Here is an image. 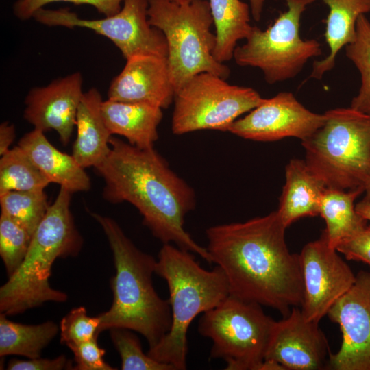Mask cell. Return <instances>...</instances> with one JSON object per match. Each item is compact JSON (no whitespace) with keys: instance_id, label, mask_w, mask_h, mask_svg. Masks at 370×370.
I'll use <instances>...</instances> for the list:
<instances>
[{"instance_id":"33","label":"cell","mask_w":370,"mask_h":370,"mask_svg":"<svg viewBox=\"0 0 370 370\" xmlns=\"http://www.w3.org/2000/svg\"><path fill=\"white\" fill-rule=\"evenodd\" d=\"M74 356L75 370H114L103 359L105 349L97 343V337L91 340L66 345Z\"/></svg>"},{"instance_id":"12","label":"cell","mask_w":370,"mask_h":370,"mask_svg":"<svg viewBox=\"0 0 370 370\" xmlns=\"http://www.w3.org/2000/svg\"><path fill=\"white\" fill-rule=\"evenodd\" d=\"M299 258L304 286L301 310L307 319L319 323L352 288L356 275L330 246L324 230L319 238L303 247Z\"/></svg>"},{"instance_id":"20","label":"cell","mask_w":370,"mask_h":370,"mask_svg":"<svg viewBox=\"0 0 370 370\" xmlns=\"http://www.w3.org/2000/svg\"><path fill=\"white\" fill-rule=\"evenodd\" d=\"M285 179L277 210L284 226L319 214L321 197L328 187L305 160L291 159L285 168Z\"/></svg>"},{"instance_id":"28","label":"cell","mask_w":370,"mask_h":370,"mask_svg":"<svg viewBox=\"0 0 370 370\" xmlns=\"http://www.w3.org/2000/svg\"><path fill=\"white\" fill-rule=\"evenodd\" d=\"M1 213L22 225L32 235L50 204L44 190H12L0 194Z\"/></svg>"},{"instance_id":"5","label":"cell","mask_w":370,"mask_h":370,"mask_svg":"<svg viewBox=\"0 0 370 370\" xmlns=\"http://www.w3.org/2000/svg\"><path fill=\"white\" fill-rule=\"evenodd\" d=\"M156 274L167 283L172 321L169 331L147 354L175 370H185L188 328L198 314L230 295L228 284L219 267L206 270L191 252L171 243L163 244L159 251Z\"/></svg>"},{"instance_id":"11","label":"cell","mask_w":370,"mask_h":370,"mask_svg":"<svg viewBox=\"0 0 370 370\" xmlns=\"http://www.w3.org/2000/svg\"><path fill=\"white\" fill-rule=\"evenodd\" d=\"M115 14L100 19H84L67 8L37 10L33 18L47 26L83 27L110 40L127 60L137 55L167 57L164 34L151 26L148 18L149 0H123Z\"/></svg>"},{"instance_id":"23","label":"cell","mask_w":370,"mask_h":370,"mask_svg":"<svg viewBox=\"0 0 370 370\" xmlns=\"http://www.w3.org/2000/svg\"><path fill=\"white\" fill-rule=\"evenodd\" d=\"M363 192L364 188L347 190L326 188L323 192L319 215L325 220L324 230L332 248L336 249L343 240L367 225V220L356 210L354 206V201Z\"/></svg>"},{"instance_id":"13","label":"cell","mask_w":370,"mask_h":370,"mask_svg":"<svg viewBox=\"0 0 370 370\" xmlns=\"http://www.w3.org/2000/svg\"><path fill=\"white\" fill-rule=\"evenodd\" d=\"M327 315L339 325L342 343L336 353L330 352L325 369L370 370V273L359 271Z\"/></svg>"},{"instance_id":"34","label":"cell","mask_w":370,"mask_h":370,"mask_svg":"<svg viewBox=\"0 0 370 370\" xmlns=\"http://www.w3.org/2000/svg\"><path fill=\"white\" fill-rule=\"evenodd\" d=\"M336 249L343 254L347 260L370 265V225L343 240Z\"/></svg>"},{"instance_id":"19","label":"cell","mask_w":370,"mask_h":370,"mask_svg":"<svg viewBox=\"0 0 370 370\" xmlns=\"http://www.w3.org/2000/svg\"><path fill=\"white\" fill-rule=\"evenodd\" d=\"M162 110L149 103L108 99L101 104L103 117L110 133L125 137L130 144L140 149L153 148L163 117Z\"/></svg>"},{"instance_id":"8","label":"cell","mask_w":370,"mask_h":370,"mask_svg":"<svg viewBox=\"0 0 370 370\" xmlns=\"http://www.w3.org/2000/svg\"><path fill=\"white\" fill-rule=\"evenodd\" d=\"M274 321L261 305L229 295L203 313L198 332L212 341L210 356L223 360L225 369L263 370Z\"/></svg>"},{"instance_id":"40","label":"cell","mask_w":370,"mask_h":370,"mask_svg":"<svg viewBox=\"0 0 370 370\" xmlns=\"http://www.w3.org/2000/svg\"><path fill=\"white\" fill-rule=\"evenodd\" d=\"M177 4H186L193 2L194 0H166Z\"/></svg>"},{"instance_id":"25","label":"cell","mask_w":370,"mask_h":370,"mask_svg":"<svg viewBox=\"0 0 370 370\" xmlns=\"http://www.w3.org/2000/svg\"><path fill=\"white\" fill-rule=\"evenodd\" d=\"M0 314V356L17 355L35 358L58 334L60 327L51 321L37 325L12 321Z\"/></svg>"},{"instance_id":"30","label":"cell","mask_w":370,"mask_h":370,"mask_svg":"<svg viewBox=\"0 0 370 370\" xmlns=\"http://www.w3.org/2000/svg\"><path fill=\"white\" fill-rule=\"evenodd\" d=\"M112 341L121 359L122 370H175L170 365L160 362L145 354L138 336L130 330H110Z\"/></svg>"},{"instance_id":"14","label":"cell","mask_w":370,"mask_h":370,"mask_svg":"<svg viewBox=\"0 0 370 370\" xmlns=\"http://www.w3.org/2000/svg\"><path fill=\"white\" fill-rule=\"evenodd\" d=\"M325 121V114L312 112L289 92H281L264 101L244 117L236 120L227 132L247 140L275 141L310 137Z\"/></svg>"},{"instance_id":"7","label":"cell","mask_w":370,"mask_h":370,"mask_svg":"<svg viewBox=\"0 0 370 370\" xmlns=\"http://www.w3.org/2000/svg\"><path fill=\"white\" fill-rule=\"evenodd\" d=\"M148 18L166 40L168 65L175 92L201 73L227 79L229 67L213 56L216 35L211 32L214 24L207 0L186 4L149 0Z\"/></svg>"},{"instance_id":"32","label":"cell","mask_w":370,"mask_h":370,"mask_svg":"<svg viewBox=\"0 0 370 370\" xmlns=\"http://www.w3.org/2000/svg\"><path fill=\"white\" fill-rule=\"evenodd\" d=\"M123 0H17L13 5L14 14L20 20L33 18L34 13L45 5L68 2L75 5H89L105 16L115 14L121 9Z\"/></svg>"},{"instance_id":"36","label":"cell","mask_w":370,"mask_h":370,"mask_svg":"<svg viewBox=\"0 0 370 370\" xmlns=\"http://www.w3.org/2000/svg\"><path fill=\"white\" fill-rule=\"evenodd\" d=\"M15 127L9 122H3L0 125V155L2 156L9 149L14 140Z\"/></svg>"},{"instance_id":"38","label":"cell","mask_w":370,"mask_h":370,"mask_svg":"<svg viewBox=\"0 0 370 370\" xmlns=\"http://www.w3.org/2000/svg\"><path fill=\"white\" fill-rule=\"evenodd\" d=\"M355 207L362 217L370 221V199L363 198Z\"/></svg>"},{"instance_id":"35","label":"cell","mask_w":370,"mask_h":370,"mask_svg":"<svg viewBox=\"0 0 370 370\" xmlns=\"http://www.w3.org/2000/svg\"><path fill=\"white\" fill-rule=\"evenodd\" d=\"M9 370H61L74 369L73 362L64 355L53 359L41 357L29 360L11 359L7 365Z\"/></svg>"},{"instance_id":"6","label":"cell","mask_w":370,"mask_h":370,"mask_svg":"<svg viewBox=\"0 0 370 370\" xmlns=\"http://www.w3.org/2000/svg\"><path fill=\"white\" fill-rule=\"evenodd\" d=\"M324 114V124L301 141L306 163L328 188H365L370 177V116L351 107Z\"/></svg>"},{"instance_id":"2","label":"cell","mask_w":370,"mask_h":370,"mask_svg":"<svg viewBox=\"0 0 370 370\" xmlns=\"http://www.w3.org/2000/svg\"><path fill=\"white\" fill-rule=\"evenodd\" d=\"M110 145L107 157L94 167L104 182L103 197L112 204H131L163 244L173 243L211 264L207 248L184 229L186 216L196 207L194 189L154 148L140 149L114 136Z\"/></svg>"},{"instance_id":"22","label":"cell","mask_w":370,"mask_h":370,"mask_svg":"<svg viewBox=\"0 0 370 370\" xmlns=\"http://www.w3.org/2000/svg\"><path fill=\"white\" fill-rule=\"evenodd\" d=\"M328 7L324 34L330 52L324 59L314 61L310 77L321 79L332 70L336 56L356 38L358 18L370 12V0H321Z\"/></svg>"},{"instance_id":"31","label":"cell","mask_w":370,"mask_h":370,"mask_svg":"<svg viewBox=\"0 0 370 370\" xmlns=\"http://www.w3.org/2000/svg\"><path fill=\"white\" fill-rule=\"evenodd\" d=\"M99 325V316L89 317L84 306L73 308L60 321V341L68 345L91 340L98 336Z\"/></svg>"},{"instance_id":"37","label":"cell","mask_w":370,"mask_h":370,"mask_svg":"<svg viewBox=\"0 0 370 370\" xmlns=\"http://www.w3.org/2000/svg\"><path fill=\"white\" fill-rule=\"evenodd\" d=\"M265 0H249L251 14L256 21H259L264 8Z\"/></svg>"},{"instance_id":"9","label":"cell","mask_w":370,"mask_h":370,"mask_svg":"<svg viewBox=\"0 0 370 370\" xmlns=\"http://www.w3.org/2000/svg\"><path fill=\"white\" fill-rule=\"evenodd\" d=\"M285 1L287 10L266 29L253 26L233 56L238 65L260 69L269 84L294 78L310 58L322 53L317 40H304L299 34L301 15L315 0Z\"/></svg>"},{"instance_id":"29","label":"cell","mask_w":370,"mask_h":370,"mask_svg":"<svg viewBox=\"0 0 370 370\" xmlns=\"http://www.w3.org/2000/svg\"><path fill=\"white\" fill-rule=\"evenodd\" d=\"M32 235L19 223L1 213L0 256L8 277L23 262L28 251Z\"/></svg>"},{"instance_id":"1","label":"cell","mask_w":370,"mask_h":370,"mask_svg":"<svg viewBox=\"0 0 370 370\" xmlns=\"http://www.w3.org/2000/svg\"><path fill=\"white\" fill-rule=\"evenodd\" d=\"M286 227L276 211L206 231L211 262L223 271L230 295L273 308L284 317L303 300L299 254L285 241Z\"/></svg>"},{"instance_id":"26","label":"cell","mask_w":370,"mask_h":370,"mask_svg":"<svg viewBox=\"0 0 370 370\" xmlns=\"http://www.w3.org/2000/svg\"><path fill=\"white\" fill-rule=\"evenodd\" d=\"M49 184L18 145L1 156L0 194L12 190H44Z\"/></svg>"},{"instance_id":"18","label":"cell","mask_w":370,"mask_h":370,"mask_svg":"<svg viewBox=\"0 0 370 370\" xmlns=\"http://www.w3.org/2000/svg\"><path fill=\"white\" fill-rule=\"evenodd\" d=\"M18 145L50 182L56 183L72 193L88 191L90 179L73 155L56 149L41 130L34 128L24 134Z\"/></svg>"},{"instance_id":"10","label":"cell","mask_w":370,"mask_h":370,"mask_svg":"<svg viewBox=\"0 0 370 370\" xmlns=\"http://www.w3.org/2000/svg\"><path fill=\"white\" fill-rule=\"evenodd\" d=\"M264 99L252 88L230 84L217 75L201 73L175 92L171 130L176 135L205 130L227 131L240 116Z\"/></svg>"},{"instance_id":"4","label":"cell","mask_w":370,"mask_h":370,"mask_svg":"<svg viewBox=\"0 0 370 370\" xmlns=\"http://www.w3.org/2000/svg\"><path fill=\"white\" fill-rule=\"evenodd\" d=\"M71 195L60 186L32 235L23 262L0 288L1 313L15 315L47 301L67 300L68 295L53 288L49 280L56 260L76 256L83 245L70 209Z\"/></svg>"},{"instance_id":"21","label":"cell","mask_w":370,"mask_h":370,"mask_svg":"<svg viewBox=\"0 0 370 370\" xmlns=\"http://www.w3.org/2000/svg\"><path fill=\"white\" fill-rule=\"evenodd\" d=\"M99 91L92 88L84 92L77 116V136L72 155L83 168L95 167L110 151V133L104 121Z\"/></svg>"},{"instance_id":"3","label":"cell","mask_w":370,"mask_h":370,"mask_svg":"<svg viewBox=\"0 0 370 370\" xmlns=\"http://www.w3.org/2000/svg\"><path fill=\"white\" fill-rule=\"evenodd\" d=\"M91 215L106 236L116 269L110 280L112 303L98 315L99 332L129 329L143 335L152 347L169 331L172 321L169 300L160 297L153 284L157 260L140 250L114 219Z\"/></svg>"},{"instance_id":"15","label":"cell","mask_w":370,"mask_h":370,"mask_svg":"<svg viewBox=\"0 0 370 370\" xmlns=\"http://www.w3.org/2000/svg\"><path fill=\"white\" fill-rule=\"evenodd\" d=\"M330 352L319 323L307 319L295 306L274 321L264 360L275 361L285 370H319L325 369Z\"/></svg>"},{"instance_id":"16","label":"cell","mask_w":370,"mask_h":370,"mask_svg":"<svg viewBox=\"0 0 370 370\" xmlns=\"http://www.w3.org/2000/svg\"><path fill=\"white\" fill-rule=\"evenodd\" d=\"M82 81V74L76 72L32 88L25 99L24 119L43 132L55 130L61 143L66 145L76 125L84 94Z\"/></svg>"},{"instance_id":"17","label":"cell","mask_w":370,"mask_h":370,"mask_svg":"<svg viewBox=\"0 0 370 370\" xmlns=\"http://www.w3.org/2000/svg\"><path fill=\"white\" fill-rule=\"evenodd\" d=\"M126 60L121 72L110 84L108 99L169 108L174 101L175 90L167 57L137 55Z\"/></svg>"},{"instance_id":"39","label":"cell","mask_w":370,"mask_h":370,"mask_svg":"<svg viewBox=\"0 0 370 370\" xmlns=\"http://www.w3.org/2000/svg\"><path fill=\"white\" fill-rule=\"evenodd\" d=\"M365 195L364 198L370 199V177L365 184Z\"/></svg>"},{"instance_id":"24","label":"cell","mask_w":370,"mask_h":370,"mask_svg":"<svg viewBox=\"0 0 370 370\" xmlns=\"http://www.w3.org/2000/svg\"><path fill=\"white\" fill-rule=\"evenodd\" d=\"M215 27L214 58L224 63L233 58L237 42L246 39L250 24L249 5L241 0H208Z\"/></svg>"},{"instance_id":"27","label":"cell","mask_w":370,"mask_h":370,"mask_svg":"<svg viewBox=\"0 0 370 370\" xmlns=\"http://www.w3.org/2000/svg\"><path fill=\"white\" fill-rule=\"evenodd\" d=\"M345 52L360 76V88L350 107L370 116V22L365 14L358 18L356 38L345 47Z\"/></svg>"}]
</instances>
